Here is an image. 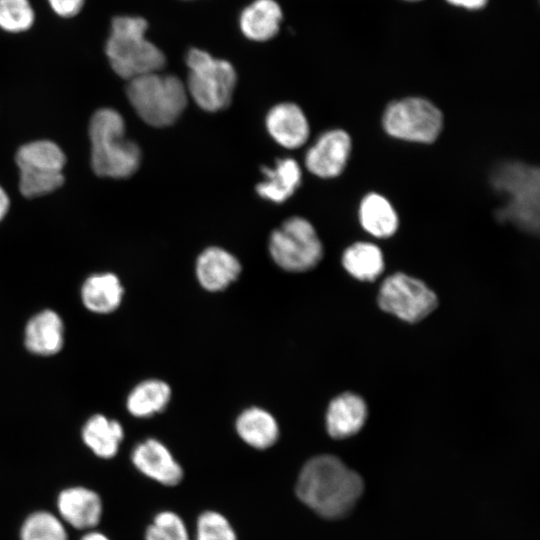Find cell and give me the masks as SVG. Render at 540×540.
Instances as JSON below:
<instances>
[{"label": "cell", "mask_w": 540, "mask_h": 540, "mask_svg": "<svg viewBox=\"0 0 540 540\" xmlns=\"http://www.w3.org/2000/svg\"><path fill=\"white\" fill-rule=\"evenodd\" d=\"M268 250L273 262L291 273L315 268L323 258V244L307 219L294 216L286 219L270 234Z\"/></svg>", "instance_id": "7"}, {"label": "cell", "mask_w": 540, "mask_h": 540, "mask_svg": "<svg viewBox=\"0 0 540 540\" xmlns=\"http://www.w3.org/2000/svg\"><path fill=\"white\" fill-rule=\"evenodd\" d=\"M84 444L99 458H113L124 438L123 426L102 414L91 416L81 432Z\"/></svg>", "instance_id": "21"}, {"label": "cell", "mask_w": 540, "mask_h": 540, "mask_svg": "<svg viewBox=\"0 0 540 540\" xmlns=\"http://www.w3.org/2000/svg\"><path fill=\"white\" fill-rule=\"evenodd\" d=\"M20 540H68V535L60 517L48 511H35L23 521Z\"/></svg>", "instance_id": "26"}, {"label": "cell", "mask_w": 540, "mask_h": 540, "mask_svg": "<svg viewBox=\"0 0 540 540\" xmlns=\"http://www.w3.org/2000/svg\"><path fill=\"white\" fill-rule=\"evenodd\" d=\"M367 405L363 398L345 392L333 398L327 408L326 430L334 439H345L357 434L367 419Z\"/></svg>", "instance_id": "16"}, {"label": "cell", "mask_w": 540, "mask_h": 540, "mask_svg": "<svg viewBox=\"0 0 540 540\" xmlns=\"http://www.w3.org/2000/svg\"><path fill=\"white\" fill-rule=\"evenodd\" d=\"M124 288L120 279L113 273H98L89 276L81 288L84 306L97 314H108L121 304Z\"/></svg>", "instance_id": "20"}, {"label": "cell", "mask_w": 540, "mask_h": 540, "mask_svg": "<svg viewBox=\"0 0 540 540\" xmlns=\"http://www.w3.org/2000/svg\"><path fill=\"white\" fill-rule=\"evenodd\" d=\"M172 397L170 385L157 378L135 385L126 398L128 412L136 418H148L166 409Z\"/></svg>", "instance_id": "23"}, {"label": "cell", "mask_w": 540, "mask_h": 540, "mask_svg": "<svg viewBox=\"0 0 540 540\" xmlns=\"http://www.w3.org/2000/svg\"><path fill=\"white\" fill-rule=\"evenodd\" d=\"M235 429L244 443L258 450L273 446L280 435L276 418L266 409L251 406L237 416Z\"/></svg>", "instance_id": "19"}, {"label": "cell", "mask_w": 540, "mask_h": 540, "mask_svg": "<svg viewBox=\"0 0 540 540\" xmlns=\"http://www.w3.org/2000/svg\"><path fill=\"white\" fill-rule=\"evenodd\" d=\"M361 476L338 457L321 454L302 467L295 486L298 499L319 516H346L363 493Z\"/></svg>", "instance_id": "1"}, {"label": "cell", "mask_w": 540, "mask_h": 540, "mask_svg": "<svg viewBox=\"0 0 540 540\" xmlns=\"http://www.w3.org/2000/svg\"><path fill=\"white\" fill-rule=\"evenodd\" d=\"M446 1L455 6L475 10V9H480L484 7L488 0H446Z\"/></svg>", "instance_id": "31"}, {"label": "cell", "mask_w": 540, "mask_h": 540, "mask_svg": "<svg viewBox=\"0 0 540 540\" xmlns=\"http://www.w3.org/2000/svg\"><path fill=\"white\" fill-rule=\"evenodd\" d=\"M265 126L271 138L286 149H297L309 138L310 126L300 106L281 102L268 111Z\"/></svg>", "instance_id": "14"}, {"label": "cell", "mask_w": 540, "mask_h": 540, "mask_svg": "<svg viewBox=\"0 0 540 540\" xmlns=\"http://www.w3.org/2000/svg\"><path fill=\"white\" fill-rule=\"evenodd\" d=\"M15 160L20 170V191L25 197L50 193L64 182L65 155L51 141L39 140L21 146Z\"/></svg>", "instance_id": "9"}, {"label": "cell", "mask_w": 540, "mask_h": 540, "mask_svg": "<svg viewBox=\"0 0 540 540\" xmlns=\"http://www.w3.org/2000/svg\"><path fill=\"white\" fill-rule=\"evenodd\" d=\"M57 509L64 523L76 529L92 530L101 520L103 505L95 491L75 486L59 493Z\"/></svg>", "instance_id": "15"}, {"label": "cell", "mask_w": 540, "mask_h": 540, "mask_svg": "<svg viewBox=\"0 0 540 540\" xmlns=\"http://www.w3.org/2000/svg\"><path fill=\"white\" fill-rule=\"evenodd\" d=\"M91 164L101 177L127 178L133 175L141 162L139 146L125 138V122L111 108L98 110L89 126Z\"/></svg>", "instance_id": "2"}, {"label": "cell", "mask_w": 540, "mask_h": 540, "mask_svg": "<svg viewBox=\"0 0 540 540\" xmlns=\"http://www.w3.org/2000/svg\"><path fill=\"white\" fill-rule=\"evenodd\" d=\"M80 540H110L105 534L99 531L89 530Z\"/></svg>", "instance_id": "33"}, {"label": "cell", "mask_w": 540, "mask_h": 540, "mask_svg": "<svg viewBox=\"0 0 540 540\" xmlns=\"http://www.w3.org/2000/svg\"><path fill=\"white\" fill-rule=\"evenodd\" d=\"M352 149L349 134L342 129L322 133L305 154L304 163L313 175L329 179L345 169Z\"/></svg>", "instance_id": "11"}, {"label": "cell", "mask_w": 540, "mask_h": 540, "mask_svg": "<svg viewBox=\"0 0 540 540\" xmlns=\"http://www.w3.org/2000/svg\"><path fill=\"white\" fill-rule=\"evenodd\" d=\"M64 343V325L58 313L45 309L27 322L24 330L26 349L39 356L57 354Z\"/></svg>", "instance_id": "17"}, {"label": "cell", "mask_w": 540, "mask_h": 540, "mask_svg": "<svg viewBox=\"0 0 540 540\" xmlns=\"http://www.w3.org/2000/svg\"><path fill=\"white\" fill-rule=\"evenodd\" d=\"M145 540H190L183 519L175 512L165 510L157 513L147 526Z\"/></svg>", "instance_id": "27"}, {"label": "cell", "mask_w": 540, "mask_h": 540, "mask_svg": "<svg viewBox=\"0 0 540 540\" xmlns=\"http://www.w3.org/2000/svg\"><path fill=\"white\" fill-rule=\"evenodd\" d=\"M407 1H418V0H407Z\"/></svg>", "instance_id": "34"}, {"label": "cell", "mask_w": 540, "mask_h": 540, "mask_svg": "<svg viewBox=\"0 0 540 540\" xmlns=\"http://www.w3.org/2000/svg\"><path fill=\"white\" fill-rule=\"evenodd\" d=\"M28 0H0V28L11 33L28 30L34 22Z\"/></svg>", "instance_id": "28"}, {"label": "cell", "mask_w": 540, "mask_h": 540, "mask_svg": "<svg viewBox=\"0 0 540 540\" xmlns=\"http://www.w3.org/2000/svg\"><path fill=\"white\" fill-rule=\"evenodd\" d=\"M185 60L189 69L185 83L188 97L207 112L227 108L237 83V74L231 63L198 48L190 49Z\"/></svg>", "instance_id": "6"}, {"label": "cell", "mask_w": 540, "mask_h": 540, "mask_svg": "<svg viewBox=\"0 0 540 540\" xmlns=\"http://www.w3.org/2000/svg\"><path fill=\"white\" fill-rule=\"evenodd\" d=\"M195 540H237V535L223 514L207 510L197 519Z\"/></svg>", "instance_id": "29"}, {"label": "cell", "mask_w": 540, "mask_h": 540, "mask_svg": "<svg viewBox=\"0 0 540 540\" xmlns=\"http://www.w3.org/2000/svg\"><path fill=\"white\" fill-rule=\"evenodd\" d=\"M265 178L256 186L257 194L270 202L283 203L301 184L302 172L293 158L278 159L273 167H262Z\"/></svg>", "instance_id": "18"}, {"label": "cell", "mask_w": 540, "mask_h": 540, "mask_svg": "<svg viewBox=\"0 0 540 540\" xmlns=\"http://www.w3.org/2000/svg\"><path fill=\"white\" fill-rule=\"evenodd\" d=\"M362 228L376 238H388L398 228L399 218L390 201L375 192L368 193L360 202L358 210Z\"/></svg>", "instance_id": "22"}, {"label": "cell", "mask_w": 540, "mask_h": 540, "mask_svg": "<svg viewBox=\"0 0 540 540\" xmlns=\"http://www.w3.org/2000/svg\"><path fill=\"white\" fill-rule=\"evenodd\" d=\"M344 269L360 281H374L384 271L381 249L373 243L357 242L349 246L342 255Z\"/></svg>", "instance_id": "25"}, {"label": "cell", "mask_w": 540, "mask_h": 540, "mask_svg": "<svg viewBox=\"0 0 540 540\" xmlns=\"http://www.w3.org/2000/svg\"><path fill=\"white\" fill-rule=\"evenodd\" d=\"M241 271L239 259L219 246L205 248L195 263L196 279L208 292H221L227 289L239 278Z\"/></svg>", "instance_id": "13"}, {"label": "cell", "mask_w": 540, "mask_h": 540, "mask_svg": "<svg viewBox=\"0 0 540 540\" xmlns=\"http://www.w3.org/2000/svg\"><path fill=\"white\" fill-rule=\"evenodd\" d=\"M131 461L140 473L164 486L178 485L184 476L168 447L155 438L138 443L131 452Z\"/></svg>", "instance_id": "12"}, {"label": "cell", "mask_w": 540, "mask_h": 540, "mask_svg": "<svg viewBox=\"0 0 540 540\" xmlns=\"http://www.w3.org/2000/svg\"><path fill=\"white\" fill-rule=\"evenodd\" d=\"M382 125L393 138L429 144L441 133L443 115L429 100L407 97L393 101L386 107Z\"/></svg>", "instance_id": "8"}, {"label": "cell", "mask_w": 540, "mask_h": 540, "mask_svg": "<svg viewBox=\"0 0 540 540\" xmlns=\"http://www.w3.org/2000/svg\"><path fill=\"white\" fill-rule=\"evenodd\" d=\"M9 207V199L5 191L0 187V220L5 216Z\"/></svg>", "instance_id": "32"}, {"label": "cell", "mask_w": 540, "mask_h": 540, "mask_svg": "<svg viewBox=\"0 0 540 540\" xmlns=\"http://www.w3.org/2000/svg\"><path fill=\"white\" fill-rule=\"evenodd\" d=\"M126 94L137 115L156 128L173 125L186 109L189 98L182 80L159 72L129 80Z\"/></svg>", "instance_id": "5"}, {"label": "cell", "mask_w": 540, "mask_h": 540, "mask_svg": "<svg viewBox=\"0 0 540 540\" xmlns=\"http://www.w3.org/2000/svg\"><path fill=\"white\" fill-rule=\"evenodd\" d=\"M493 188L506 197L496 212L497 219L508 221L529 233L539 230L540 172L537 167L509 161L491 174Z\"/></svg>", "instance_id": "4"}, {"label": "cell", "mask_w": 540, "mask_h": 540, "mask_svg": "<svg viewBox=\"0 0 540 540\" xmlns=\"http://www.w3.org/2000/svg\"><path fill=\"white\" fill-rule=\"evenodd\" d=\"M281 19V9L274 0H256L241 13L240 28L251 40L267 41L278 32Z\"/></svg>", "instance_id": "24"}, {"label": "cell", "mask_w": 540, "mask_h": 540, "mask_svg": "<svg viewBox=\"0 0 540 540\" xmlns=\"http://www.w3.org/2000/svg\"><path fill=\"white\" fill-rule=\"evenodd\" d=\"M48 2L56 14L69 18L81 11L85 0H48Z\"/></svg>", "instance_id": "30"}, {"label": "cell", "mask_w": 540, "mask_h": 540, "mask_svg": "<svg viewBox=\"0 0 540 540\" xmlns=\"http://www.w3.org/2000/svg\"><path fill=\"white\" fill-rule=\"evenodd\" d=\"M380 308L403 321L416 323L433 312L438 299L421 280L404 273L388 276L379 290Z\"/></svg>", "instance_id": "10"}, {"label": "cell", "mask_w": 540, "mask_h": 540, "mask_svg": "<svg viewBox=\"0 0 540 540\" xmlns=\"http://www.w3.org/2000/svg\"><path fill=\"white\" fill-rule=\"evenodd\" d=\"M147 22L141 17L112 20L105 52L114 72L126 80L159 72L166 63L163 52L146 39Z\"/></svg>", "instance_id": "3"}]
</instances>
